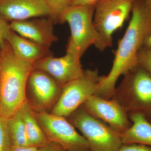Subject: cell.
Wrapping results in <instances>:
<instances>
[{
  "label": "cell",
  "instance_id": "cell-30",
  "mask_svg": "<svg viewBox=\"0 0 151 151\" xmlns=\"http://www.w3.org/2000/svg\"><path fill=\"white\" fill-rule=\"evenodd\" d=\"M91 151L90 150H86V151Z\"/></svg>",
  "mask_w": 151,
  "mask_h": 151
},
{
  "label": "cell",
  "instance_id": "cell-6",
  "mask_svg": "<svg viewBox=\"0 0 151 151\" xmlns=\"http://www.w3.org/2000/svg\"><path fill=\"white\" fill-rule=\"evenodd\" d=\"M135 0H99L95 4L93 22L100 36L96 48L111 47L113 35L123 26L132 12Z\"/></svg>",
  "mask_w": 151,
  "mask_h": 151
},
{
  "label": "cell",
  "instance_id": "cell-11",
  "mask_svg": "<svg viewBox=\"0 0 151 151\" xmlns=\"http://www.w3.org/2000/svg\"><path fill=\"white\" fill-rule=\"evenodd\" d=\"M34 68L46 72L62 86L81 77L85 70L81 58L68 52L59 58L52 55L46 57L35 63Z\"/></svg>",
  "mask_w": 151,
  "mask_h": 151
},
{
  "label": "cell",
  "instance_id": "cell-9",
  "mask_svg": "<svg viewBox=\"0 0 151 151\" xmlns=\"http://www.w3.org/2000/svg\"><path fill=\"white\" fill-rule=\"evenodd\" d=\"M62 87L46 72L34 68L27 83V101L35 112L49 113L59 99Z\"/></svg>",
  "mask_w": 151,
  "mask_h": 151
},
{
  "label": "cell",
  "instance_id": "cell-8",
  "mask_svg": "<svg viewBox=\"0 0 151 151\" xmlns=\"http://www.w3.org/2000/svg\"><path fill=\"white\" fill-rule=\"evenodd\" d=\"M36 117L49 142L58 144L66 151L89 150L88 142L65 117L47 112H35Z\"/></svg>",
  "mask_w": 151,
  "mask_h": 151
},
{
  "label": "cell",
  "instance_id": "cell-18",
  "mask_svg": "<svg viewBox=\"0 0 151 151\" xmlns=\"http://www.w3.org/2000/svg\"><path fill=\"white\" fill-rule=\"evenodd\" d=\"M50 12V18L55 23L59 22L60 16L71 5V0H45Z\"/></svg>",
  "mask_w": 151,
  "mask_h": 151
},
{
  "label": "cell",
  "instance_id": "cell-19",
  "mask_svg": "<svg viewBox=\"0 0 151 151\" xmlns=\"http://www.w3.org/2000/svg\"><path fill=\"white\" fill-rule=\"evenodd\" d=\"M11 146L7 119L0 116V151H9Z\"/></svg>",
  "mask_w": 151,
  "mask_h": 151
},
{
  "label": "cell",
  "instance_id": "cell-21",
  "mask_svg": "<svg viewBox=\"0 0 151 151\" xmlns=\"http://www.w3.org/2000/svg\"><path fill=\"white\" fill-rule=\"evenodd\" d=\"M12 30L10 23L0 17V45L2 47L7 41Z\"/></svg>",
  "mask_w": 151,
  "mask_h": 151
},
{
  "label": "cell",
  "instance_id": "cell-29",
  "mask_svg": "<svg viewBox=\"0 0 151 151\" xmlns=\"http://www.w3.org/2000/svg\"><path fill=\"white\" fill-rule=\"evenodd\" d=\"M148 120H149V122H150L151 123V119H147Z\"/></svg>",
  "mask_w": 151,
  "mask_h": 151
},
{
  "label": "cell",
  "instance_id": "cell-24",
  "mask_svg": "<svg viewBox=\"0 0 151 151\" xmlns=\"http://www.w3.org/2000/svg\"><path fill=\"white\" fill-rule=\"evenodd\" d=\"M143 47L151 48V19L144 40Z\"/></svg>",
  "mask_w": 151,
  "mask_h": 151
},
{
  "label": "cell",
  "instance_id": "cell-26",
  "mask_svg": "<svg viewBox=\"0 0 151 151\" xmlns=\"http://www.w3.org/2000/svg\"><path fill=\"white\" fill-rule=\"evenodd\" d=\"M37 148L32 146L19 147V146H11L9 151H36Z\"/></svg>",
  "mask_w": 151,
  "mask_h": 151
},
{
  "label": "cell",
  "instance_id": "cell-27",
  "mask_svg": "<svg viewBox=\"0 0 151 151\" xmlns=\"http://www.w3.org/2000/svg\"><path fill=\"white\" fill-rule=\"evenodd\" d=\"M146 6L151 12V0H144Z\"/></svg>",
  "mask_w": 151,
  "mask_h": 151
},
{
  "label": "cell",
  "instance_id": "cell-25",
  "mask_svg": "<svg viewBox=\"0 0 151 151\" xmlns=\"http://www.w3.org/2000/svg\"><path fill=\"white\" fill-rule=\"evenodd\" d=\"M99 0H71L70 6L87 5L95 4Z\"/></svg>",
  "mask_w": 151,
  "mask_h": 151
},
{
  "label": "cell",
  "instance_id": "cell-14",
  "mask_svg": "<svg viewBox=\"0 0 151 151\" xmlns=\"http://www.w3.org/2000/svg\"><path fill=\"white\" fill-rule=\"evenodd\" d=\"M7 42L17 56L33 65L40 60L52 55L49 48L23 37L12 30Z\"/></svg>",
  "mask_w": 151,
  "mask_h": 151
},
{
  "label": "cell",
  "instance_id": "cell-20",
  "mask_svg": "<svg viewBox=\"0 0 151 151\" xmlns=\"http://www.w3.org/2000/svg\"><path fill=\"white\" fill-rule=\"evenodd\" d=\"M138 65L151 74V48L142 47L138 55Z\"/></svg>",
  "mask_w": 151,
  "mask_h": 151
},
{
  "label": "cell",
  "instance_id": "cell-2",
  "mask_svg": "<svg viewBox=\"0 0 151 151\" xmlns=\"http://www.w3.org/2000/svg\"><path fill=\"white\" fill-rule=\"evenodd\" d=\"M33 69V64L17 56L6 42L0 57V116L8 119L27 102V83Z\"/></svg>",
  "mask_w": 151,
  "mask_h": 151
},
{
  "label": "cell",
  "instance_id": "cell-13",
  "mask_svg": "<svg viewBox=\"0 0 151 151\" xmlns=\"http://www.w3.org/2000/svg\"><path fill=\"white\" fill-rule=\"evenodd\" d=\"M55 23L51 19H35L11 22L12 29L19 35L50 48L58 40L53 32Z\"/></svg>",
  "mask_w": 151,
  "mask_h": 151
},
{
  "label": "cell",
  "instance_id": "cell-28",
  "mask_svg": "<svg viewBox=\"0 0 151 151\" xmlns=\"http://www.w3.org/2000/svg\"><path fill=\"white\" fill-rule=\"evenodd\" d=\"M2 50V47L0 45V57H1V54Z\"/></svg>",
  "mask_w": 151,
  "mask_h": 151
},
{
  "label": "cell",
  "instance_id": "cell-15",
  "mask_svg": "<svg viewBox=\"0 0 151 151\" xmlns=\"http://www.w3.org/2000/svg\"><path fill=\"white\" fill-rule=\"evenodd\" d=\"M132 123L129 129L121 134L123 145L139 144L151 147V124L141 113H128Z\"/></svg>",
  "mask_w": 151,
  "mask_h": 151
},
{
  "label": "cell",
  "instance_id": "cell-17",
  "mask_svg": "<svg viewBox=\"0 0 151 151\" xmlns=\"http://www.w3.org/2000/svg\"><path fill=\"white\" fill-rule=\"evenodd\" d=\"M11 145L29 146L22 117L19 111L7 119Z\"/></svg>",
  "mask_w": 151,
  "mask_h": 151
},
{
  "label": "cell",
  "instance_id": "cell-23",
  "mask_svg": "<svg viewBox=\"0 0 151 151\" xmlns=\"http://www.w3.org/2000/svg\"><path fill=\"white\" fill-rule=\"evenodd\" d=\"M36 151H66L57 143L49 142L45 145L38 148Z\"/></svg>",
  "mask_w": 151,
  "mask_h": 151
},
{
  "label": "cell",
  "instance_id": "cell-12",
  "mask_svg": "<svg viewBox=\"0 0 151 151\" xmlns=\"http://www.w3.org/2000/svg\"><path fill=\"white\" fill-rule=\"evenodd\" d=\"M50 15L45 0H0V17L8 22Z\"/></svg>",
  "mask_w": 151,
  "mask_h": 151
},
{
  "label": "cell",
  "instance_id": "cell-22",
  "mask_svg": "<svg viewBox=\"0 0 151 151\" xmlns=\"http://www.w3.org/2000/svg\"><path fill=\"white\" fill-rule=\"evenodd\" d=\"M118 151H151V147L139 144L122 145Z\"/></svg>",
  "mask_w": 151,
  "mask_h": 151
},
{
  "label": "cell",
  "instance_id": "cell-1",
  "mask_svg": "<svg viewBox=\"0 0 151 151\" xmlns=\"http://www.w3.org/2000/svg\"><path fill=\"white\" fill-rule=\"evenodd\" d=\"M132 17L124 36L118 41L114 51L113 65L107 76H104L97 86L95 95L106 100L112 99L120 76L138 65V55L151 19V12L144 0H135Z\"/></svg>",
  "mask_w": 151,
  "mask_h": 151
},
{
  "label": "cell",
  "instance_id": "cell-10",
  "mask_svg": "<svg viewBox=\"0 0 151 151\" xmlns=\"http://www.w3.org/2000/svg\"><path fill=\"white\" fill-rule=\"evenodd\" d=\"M81 106L90 115L105 122L120 134L132 126L128 113L114 99L106 100L94 95Z\"/></svg>",
  "mask_w": 151,
  "mask_h": 151
},
{
  "label": "cell",
  "instance_id": "cell-5",
  "mask_svg": "<svg viewBox=\"0 0 151 151\" xmlns=\"http://www.w3.org/2000/svg\"><path fill=\"white\" fill-rule=\"evenodd\" d=\"M88 142L91 151H118L122 145L121 134L106 123L90 115L82 106L68 116Z\"/></svg>",
  "mask_w": 151,
  "mask_h": 151
},
{
  "label": "cell",
  "instance_id": "cell-4",
  "mask_svg": "<svg viewBox=\"0 0 151 151\" xmlns=\"http://www.w3.org/2000/svg\"><path fill=\"white\" fill-rule=\"evenodd\" d=\"M94 9L95 4L70 6L63 13L59 23L67 22L70 30L66 52L81 58L89 47L98 45L100 36L93 22Z\"/></svg>",
  "mask_w": 151,
  "mask_h": 151
},
{
  "label": "cell",
  "instance_id": "cell-16",
  "mask_svg": "<svg viewBox=\"0 0 151 151\" xmlns=\"http://www.w3.org/2000/svg\"><path fill=\"white\" fill-rule=\"evenodd\" d=\"M19 111L24 123L29 145L37 148L45 145L49 141L38 122L35 111L27 101L22 105Z\"/></svg>",
  "mask_w": 151,
  "mask_h": 151
},
{
  "label": "cell",
  "instance_id": "cell-7",
  "mask_svg": "<svg viewBox=\"0 0 151 151\" xmlns=\"http://www.w3.org/2000/svg\"><path fill=\"white\" fill-rule=\"evenodd\" d=\"M103 76L99 74L97 69L84 70L81 77L63 86L59 99L50 113L65 118L69 116L95 95L97 85Z\"/></svg>",
  "mask_w": 151,
  "mask_h": 151
},
{
  "label": "cell",
  "instance_id": "cell-3",
  "mask_svg": "<svg viewBox=\"0 0 151 151\" xmlns=\"http://www.w3.org/2000/svg\"><path fill=\"white\" fill-rule=\"evenodd\" d=\"M124 76L112 99L128 114L140 113L151 119V74L138 65Z\"/></svg>",
  "mask_w": 151,
  "mask_h": 151
}]
</instances>
